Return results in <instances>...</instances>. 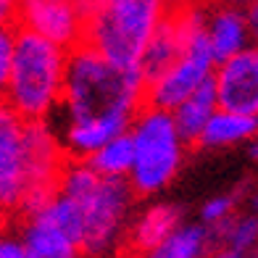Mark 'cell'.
<instances>
[{"mask_svg": "<svg viewBox=\"0 0 258 258\" xmlns=\"http://www.w3.org/2000/svg\"><path fill=\"white\" fill-rule=\"evenodd\" d=\"M148 82L140 69H124L79 45L69 53L63 85L61 143L72 161H87L105 143L129 132L145 108Z\"/></svg>", "mask_w": 258, "mask_h": 258, "instance_id": "6da1fadb", "label": "cell"}, {"mask_svg": "<svg viewBox=\"0 0 258 258\" xmlns=\"http://www.w3.org/2000/svg\"><path fill=\"white\" fill-rule=\"evenodd\" d=\"M58 195L69 198L79 211L85 253H108L129 229L135 190L124 179H103L85 161H69L58 182Z\"/></svg>", "mask_w": 258, "mask_h": 258, "instance_id": "7a4b0ae2", "label": "cell"}, {"mask_svg": "<svg viewBox=\"0 0 258 258\" xmlns=\"http://www.w3.org/2000/svg\"><path fill=\"white\" fill-rule=\"evenodd\" d=\"M66 66L69 50L32 32L16 29L14 66L3 103H8V108H14L24 121H48V116L61 108Z\"/></svg>", "mask_w": 258, "mask_h": 258, "instance_id": "3957f363", "label": "cell"}, {"mask_svg": "<svg viewBox=\"0 0 258 258\" xmlns=\"http://www.w3.org/2000/svg\"><path fill=\"white\" fill-rule=\"evenodd\" d=\"M169 6L158 0H105L85 3L82 45L124 69H140V61Z\"/></svg>", "mask_w": 258, "mask_h": 258, "instance_id": "277c9868", "label": "cell"}, {"mask_svg": "<svg viewBox=\"0 0 258 258\" xmlns=\"http://www.w3.org/2000/svg\"><path fill=\"white\" fill-rule=\"evenodd\" d=\"M135 145V166L129 187L137 195H156L166 187L184 161V137L179 135L169 111L145 105L129 126Z\"/></svg>", "mask_w": 258, "mask_h": 258, "instance_id": "5b68a950", "label": "cell"}, {"mask_svg": "<svg viewBox=\"0 0 258 258\" xmlns=\"http://www.w3.org/2000/svg\"><path fill=\"white\" fill-rule=\"evenodd\" d=\"M21 242L32 258H79L82 216L63 195H53L40 211L27 216Z\"/></svg>", "mask_w": 258, "mask_h": 258, "instance_id": "8992f818", "label": "cell"}, {"mask_svg": "<svg viewBox=\"0 0 258 258\" xmlns=\"http://www.w3.org/2000/svg\"><path fill=\"white\" fill-rule=\"evenodd\" d=\"M216 61L211 55L208 40H206V27L192 37V42L187 45V50L182 58L174 63L169 72H163L158 79L148 82L145 87V105H153L161 111H174L177 105H182L187 98L198 92L203 85H208L214 79Z\"/></svg>", "mask_w": 258, "mask_h": 258, "instance_id": "52a82bcc", "label": "cell"}, {"mask_svg": "<svg viewBox=\"0 0 258 258\" xmlns=\"http://www.w3.org/2000/svg\"><path fill=\"white\" fill-rule=\"evenodd\" d=\"M203 27H206L203 8H198V6L166 8V14H163L153 40L148 45L143 61H140V72H143L145 82H153L163 72H169Z\"/></svg>", "mask_w": 258, "mask_h": 258, "instance_id": "ba28073f", "label": "cell"}, {"mask_svg": "<svg viewBox=\"0 0 258 258\" xmlns=\"http://www.w3.org/2000/svg\"><path fill=\"white\" fill-rule=\"evenodd\" d=\"M19 29L32 32L63 50H77L85 40V3L69 0H29L19 6Z\"/></svg>", "mask_w": 258, "mask_h": 258, "instance_id": "9c48e42d", "label": "cell"}, {"mask_svg": "<svg viewBox=\"0 0 258 258\" xmlns=\"http://www.w3.org/2000/svg\"><path fill=\"white\" fill-rule=\"evenodd\" d=\"M27 121L0 100V206L21 208L27 195Z\"/></svg>", "mask_w": 258, "mask_h": 258, "instance_id": "30bf717a", "label": "cell"}, {"mask_svg": "<svg viewBox=\"0 0 258 258\" xmlns=\"http://www.w3.org/2000/svg\"><path fill=\"white\" fill-rule=\"evenodd\" d=\"M214 87L221 111L258 119V48L219 63L214 72Z\"/></svg>", "mask_w": 258, "mask_h": 258, "instance_id": "8fae6325", "label": "cell"}, {"mask_svg": "<svg viewBox=\"0 0 258 258\" xmlns=\"http://www.w3.org/2000/svg\"><path fill=\"white\" fill-rule=\"evenodd\" d=\"M206 40L216 66L250 48L245 11L237 6H219L206 11Z\"/></svg>", "mask_w": 258, "mask_h": 258, "instance_id": "7c38bea8", "label": "cell"}, {"mask_svg": "<svg viewBox=\"0 0 258 258\" xmlns=\"http://www.w3.org/2000/svg\"><path fill=\"white\" fill-rule=\"evenodd\" d=\"M182 227V211L174 203H153L148 206L126 229V250L135 255H148L161 242H166Z\"/></svg>", "mask_w": 258, "mask_h": 258, "instance_id": "4fadbf2b", "label": "cell"}, {"mask_svg": "<svg viewBox=\"0 0 258 258\" xmlns=\"http://www.w3.org/2000/svg\"><path fill=\"white\" fill-rule=\"evenodd\" d=\"M219 111V98H216V87L214 79L203 85L198 92H192L182 105L171 111L174 124H177L179 135L184 137V143H198V137L203 135L206 124L211 121V116Z\"/></svg>", "mask_w": 258, "mask_h": 258, "instance_id": "5bb4252c", "label": "cell"}, {"mask_svg": "<svg viewBox=\"0 0 258 258\" xmlns=\"http://www.w3.org/2000/svg\"><path fill=\"white\" fill-rule=\"evenodd\" d=\"M255 137H258V119L219 108L206 124L198 143L206 148H227V145L248 143V140H255Z\"/></svg>", "mask_w": 258, "mask_h": 258, "instance_id": "9a60e30c", "label": "cell"}, {"mask_svg": "<svg viewBox=\"0 0 258 258\" xmlns=\"http://www.w3.org/2000/svg\"><path fill=\"white\" fill-rule=\"evenodd\" d=\"M85 163L103 179H124V182H129V174H132V166H135V145H132L129 132L111 140V143H105Z\"/></svg>", "mask_w": 258, "mask_h": 258, "instance_id": "2e32d148", "label": "cell"}, {"mask_svg": "<svg viewBox=\"0 0 258 258\" xmlns=\"http://www.w3.org/2000/svg\"><path fill=\"white\" fill-rule=\"evenodd\" d=\"M211 234L203 224H182L166 242H161L156 250H150L143 258H206L211 248Z\"/></svg>", "mask_w": 258, "mask_h": 258, "instance_id": "e0dca14e", "label": "cell"}, {"mask_svg": "<svg viewBox=\"0 0 258 258\" xmlns=\"http://www.w3.org/2000/svg\"><path fill=\"white\" fill-rule=\"evenodd\" d=\"M211 234H219L221 242H224V248L250 255L258 248V216L255 214L234 216V219L227 221V224L211 229Z\"/></svg>", "mask_w": 258, "mask_h": 258, "instance_id": "ac0fdd59", "label": "cell"}, {"mask_svg": "<svg viewBox=\"0 0 258 258\" xmlns=\"http://www.w3.org/2000/svg\"><path fill=\"white\" fill-rule=\"evenodd\" d=\"M234 195H216V198H208L201 208V219H203V227L208 229H216L221 224H227L229 219H234Z\"/></svg>", "mask_w": 258, "mask_h": 258, "instance_id": "d6986e66", "label": "cell"}, {"mask_svg": "<svg viewBox=\"0 0 258 258\" xmlns=\"http://www.w3.org/2000/svg\"><path fill=\"white\" fill-rule=\"evenodd\" d=\"M14 48H16V27L0 29V100H6L11 66H14Z\"/></svg>", "mask_w": 258, "mask_h": 258, "instance_id": "ffe728a7", "label": "cell"}, {"mask_svg": "<svg viewBox=\"0 0 258 258\" xmlns=\"http://www.w3.org/2000/svg\"><path fill=\"white\" fill-rule=\"evenodd\" d=\"M0 258H32L24 248L21 237L14 234H0Z\"/></svg>", "mask_w": 258, "mask_h": 258, "instance_id": "44dd1931", "label": "cell"}, {"mask_svg": "<svg viewBox=\"0 0 258 258\" xmlns=\"http://www.w3.org/2000/svg\"><path fill=\"white\" fill-rule=\"evenodd\" d=\"M245 19H248V32H250V45L258 48V0L245 8Z\"/></svg>", "mask_w": 258, "mask_h": 258, "instance_id": "7402d4cb", "label": "cell"}, {"mask_svg": "<svg viewBox=\"0 0 258 258\" xmlns=\"http://www.w3.org/2000/svg\"><path fill=\"white\" fill-rule=\"evenodd\" d=\"M16 14H19V8H16L14 3H8V0H0V29H3V27H14Z\"/></svg>", "mask_w": 258, "mask_h": 258, "instance_id": "603a6c76", "label": "cell"}, {"mask_svg": "<svg viewBox=\"0 0 258 258\" xmlns=\"http://www.w3.org/2000/svg\"><path fill=\"white\" fill-rule=\"evenodd\" d=\"M208 258H258V255H255V253H250V255H245V253H237V250L221 248V250H216L214 255H208Z\"/></svg>", "mask_w": 258, "mask_h": 258, "instance_id": "cb8c5ba5", "label": "cell"}, {"mask_svg": "<svg viewBox=\"0 0 258 258\" xmlns=\"http://www.w3.org/2000/svg\"><path fill=\"white\" fill-rule=\"evenodd\" d=\"M250 156H253V158L258 161V137L253 140V145H250Z\"/></svg>", "mask_w": 258, "mask_h": 258, "instance_id": "d4e9b609", "label": "cell"}, {"mask_svg": "<svg viewBox=\"0 0 258 258\" xmlns=\"http://www.w3.org/2000/svg\"><path fill=\"white\" fill-rule=\"evenodd\" d=\"M3 224H6V208L0 206V232H3Z\"/></svg>", "mask_w": 258, "mask_h": 258, "instance_id": "484cf974", "label": "cell"}, {"mask_svg": "<svg viewBox=\"0 0 258 258\" xmlns=\"http://www.w3.org/2000/svg\"><path fill=\"white\" fill-rule=\"evenodd\" d=\"M255 206H258V190H255Z\"/></svg>", "mask_w": 258, "mask_h": 258, "instance_id": "4316f807", "label": "cell"}]
</instances>
